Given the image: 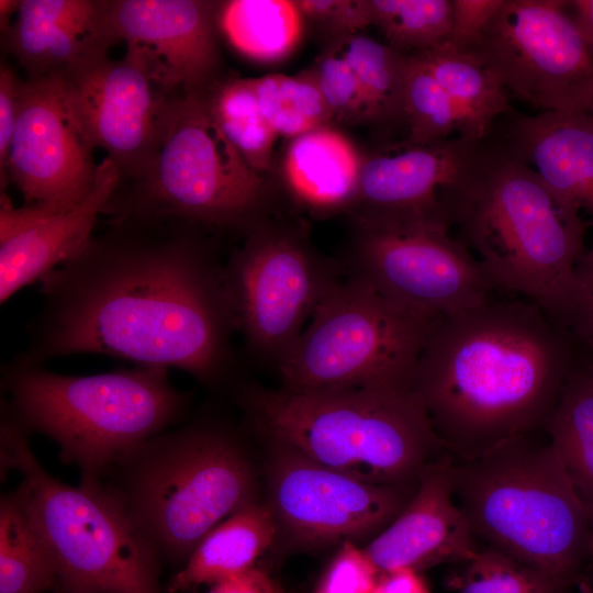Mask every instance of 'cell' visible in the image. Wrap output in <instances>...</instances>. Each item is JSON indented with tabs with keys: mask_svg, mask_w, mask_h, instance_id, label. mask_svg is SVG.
Masks as SVG:
<instances>
[{
	"mask_svg": "<svg viewBox=\"0 0 593 593\" xmlns=\"http://www.w3.org/2000/svg\"><path fill=\"white\" fill-rule=\"evenodd\" d=\"M329 43L355 70L371 103L376 123L405 126L403 83L407 54L358 33Z\"/></svg>",
	"mask_w": 593,
	"mask_h": 593,
	"instance_id": "obj_31",
	"label": "cell"
},
{
	"mask_svg": "<svg viewBox=\"0 0 593 593\" xmlns=\"http://www.w3.org/2000/svg\"><path fill=\"white\" fill-rule=\"evenodd\" d=\"M503 0H451V27L446 44L466 49L481 35Z\"/></svg>",
	"mask_w": 593,
	"mask_h": 593,
	"instance_id": "obj_39",
	"label": "cell"
},
{
	"mask_svg": "<svg viewBox=\"0 0 593 593\" xmlns=\"http://www.w3.org/2000/svg\"><path fill=\"white\" fill-rule=\"evenodd\" d=\"M272 443L268 504L301 541H346L388 526L415 492L361 481Z\"/></svg>",
	"mask_w": 593,
	"mask_h": 593,
	"instance_id": "obj_15",
	"label": "cell"
},
{
	"mask_svg": "<svg viewBox=\"0 0 593 593\" xmlns=\"http://www.w3.org/2000/svg\"><path fill=\"white\" fill-rule=\"evenodd\" d=\"M577 588L580 593H593V567H588Z\"/></svg>",
	"mask_w": 593,
	"mask_h": 593,
	"instance_id": "obj_46",
	"label": "cell"
},
{
	"mask_svg": "<svg viewBox=\"0 0 593 593\" xmlns=\"http://www.w3.org/2000/svg\"><path fill=\"white\" fill-rule=\"evenodd\" d=\"M372 593H429V590L418 571L401 568L381 572Z\"/></svg>",
	"mask_w": 593,
	"mask_h": 593,
	"instance_id": "obj_42",
	"label": "cell"
},
{
	"mask_svg": "<svg viewBox=\"0 0 593 593\" xmlns=\"http://www.w3.org/2000/svg\"><path fill=\"white\" fill-rule=\"evenodd\" d=\"M251 79L261 113L278 136L294 138L334 121L311 69Z\"/></svg>",
	"mask_w": 593,
	"mask_h": 593,
	"instance_id": "obj_30",
	"label": "cell"
},
{
	"mask_svg": "<svg viewBox=\"0 0 593 593\" xmlns=\"http://www.w3.org/2000/svg\"><path fill=\"white\" fill-rule=\"evenodd\" d=\"M209 111L227 141L261 174L278 137L264 118L251 78L217 79L203 91Z\"/></svg>",
	"mask_w": 593,
	"mask_h": 593,
	"instance_id": "obj_29",
	"label": "cell"
},
{
	"mask_svg": "<svg viewBox=\"0 0 593 593\" xmlns=\"http://www.w3.org/2000/svg\"><path fill=\"white\" fill-rule=\"evenodd\" d=\"M495 130L506 145L542 178L560 204L593 222V119L589 112L513 111ZM581 216V215H580Z\"/></svg>",
	"mask_w": 593,
	"mask_h": 593,
	"instance_id": "obj_22",
	"label": "cell"
},
{
	"mask_svg": "<svg viewBox=\"0 0 593 593\" xmlns=\"http://www.w3.org/2000/svg\"><path fill=\"white\" fill-rule=\"evenodd\" d=\"M41 283L16 363L97 354L182 370L206 387L233 372L224 265L197 226L111 221Z\"/></svg>",
	"mask_w": 593,
	"mask_h": 593,
	"instance_id": "obj_1",
	"label": "cell"
},
{
	"mask_svg": "<svg viewBox=\"0 0 593 593\" xmlns=\"http://www.w3.org/2000/svg\"><path fill=\"white\" fill-rule=\"evenodd\" d=\"M111 0H20L5 49L26 78L59 75L108 54L118 41L112 32Z\"/></svg>",
	"mask_w": 593,
	"mask_h": 593,
	"instance_id": "obj_21",
	"label": "cell"
},
{
	"mask_svg": "<svg viewBox=\"0 0 593 593\" xmlns=\"http://www.w3.org/2000/svg\"><path fill=\"white\" fill-rule=\"evenodd\" d=\"M548 575L486 546L465 563L460 593H567Z\"/></svg>",
	"mask_w": 593,
	"mask_h": 593,
	"instance_id": "obj_34",
	"label": "cell"
},
{
	"mask_svg": "<svg viewBox=\"0 0 593 593\" xmlns=\"http://www.w3.org/2000/svg\"><path fill=\"white\" fill-rule=\"evenodd\" d=\"M534 434L450 458L454 497L482 545L569 591L590 563L591 519L551 443Z\"/></svg>",
	"mask_w": 593,
	"mask_h": 593,
	"instance_id": "obj_5",
	"label": "cell"
},
{
	"mask_svg": "<svg viewBox=\"0 0 593 593\" xmlns=\"http://www.w3.org/2000/svg\"><path fill=\"white\" fill-rule=\"evenodd\" d=\"M571 15L593 53V0H568Z\"/></svg>",
	"mask_w": 593,
	"mask_h": 593,
	"instance_id": "obj_43",
	"label": "cell"
},
{
	"mask_svg": "<svg viewBox=\"0 0 593 593\" xmlns=\"http://www.w3.org/2000/svg\"><path fill=\"white\" fill-rule=\"evenodd\" d=\"M588 567H593V515L591 517V533H590V563Z\"/></svg>",
	"mask_w": 593,
	"mask_h": 593,
	"instance_id": "obj_47",
	"label": "cell"
},
{
	"mask_svg": "<svg viewBox=\"0 0 593 593\" xmlns=\"http://www.w3.org/2000/svg\"><path fill=\"white\" fill-rule=\"evenodd\" d=\"M491 133L474 139L458 135L436 143H402L363 156L358 192L348 211L355 222L414 220L451 222L448 203L479 169Z\"/></svg>",
	"mask_w": 593,
	"mask_h": 593,
	"instance_id": "obj_17",
	"label": "cell"
},
{
	"mask_svg": "<svg viewBox=\"0 0 593 593\" xmlns=\"http://www.w3.org/2000/svg\"><path fill=\"white\" fill-rule=\"evenodd\" d=\"M499 292L440 317L415 366L413 388L454 459L544 429L578 361L566 327L535 302Z\"/></svg>",
	"mask_w": 593,
	"mask_h": 593,
	"instance_id": "obj_2",
	"label": "cell"
},
{
	"mask_svg": "<svg viewBox=\"0 0 593 593\" xmlns=\"http://www.w3.org/2000/svg\"><path fill=\"white\" fill-rule=\"evenodd\" d=\"M118 166L104 157L96 183L76 208L55 212L42 205L14 208L1 192L0 302L19 290L42 281L77 254L92 237L100 213L120 186Z\"/></svg>",
	"mask_w": 593,
	"mask_h": 593,
	"instance_id": "obj_19",
	"label": "cell"
},
{
	"mask_svg": "<svg viewBox=\"0 0 593 593\" xmlns=\"http://www.w3.org/2000/svg\"><path fill=\"white\" fill-rule=\"evenodd\" d=\"M53 559L15 491L0 500V593L54 591Z\"/></svg>",
	"mask_w": 593,
	"mask_h": 593,
	"instance_id": "obj_28",
	"label": "cell"
},
{
	"mask_svg": "<svg viewBox=\"0 0 593 593\" xmlns=\"http://www.w3.org/2000/svg\"><path fill=\"white\" fill-rule=\"evenodd\" d=\"M564 326L575 339L593 337V248L585 250L577 264Z\"/></svg>",
	"mask_w": 593,
	"mask_h": 593,
	"instance_id": "obj_38",
	"label": "cell"
},
{
	"mask_svg": "<svg viewBox=\"0 0 593 593\" xmlns=\"http://www.w3.org/2000/svg\"><path fill=\"white\" fill-rule=\"evenodd\" d=\"M449 216L497 290L535 302L566 327L586 223L495 127L483 163L450 199Z\"/></svg>",
	"mask_w": 593,
	"mask_h": 593,
	"instance_id": "obj_3",
	"label": "cell"
},
{
	"mask_svg": "<svg viewBox=\"0 0 593 593\" xmlns=\"http://www.w3.org/2000/svg\"><path fill=\"white\" fill-rule=\"evenodd\" d=\"M219 1L111 0L116 41L141 57L168 94L204 91L217 80Z\"/></svg>",
	"mask_w": 593,
	"mask_h": 593,
	"instance_id": "obj_18",
	"label": "cell"
},
{
	"mask_svg": "<svg viewBox=\"0 0 593 593\" xmlns=\"http://www.w3.org/2000/svg\"><path fill=\"white\" fill-rule=\"evenodd\" d=\"M303 20L313 24L328 43L371 24L369 0H296Z\"/></svg>",
	"mask_w": 593,
	"mask_h": 593,
	"instance_id": "obj_37",
	"label": "cell"
},
{
	"mask_svg": "<svg viewBox=\"0 0 593 593\" xmlns=\"http://www.w3.org/2000/svg\"><path fill=\"white\" fill-rule=\"evenodd\" d=\"M544 430L578 496L593 515V380L578 361Z\"/></svg>",
	"mask_w": 593,
	"mask_h": 593,
	"instance_id": "obj_26",
	"label": "cell"
},
{
	"mask_svg": "<svg viewBox=\"0 0 593 593\" xmlns=\"http://www.w3.org/2000/svg\"><path fill=\"white\" fill-rule=\"evenodd\" d=\"M58 76L66 109L86 142L107 153L122 181L139 180L159 147L174 94L130 49L121 59L104 54Z\"/></svg>",
	"mask_w": 593,
	"mask_h": 593,
	"instance_id": "obj_14",
	"label": "cell"
},
{
	"mask_svg": "<svg viewBox=\"0 0 593 593\" xmlns=\"http://www.w3.org/2000/svg\"><path fill=\"white\" fill-rule=\"evenodd\" d=\"M311 71L335 121L376 123L371 103L355 70L334 44L328 43Z\"/></svg>",
	"mask_w": 593,
	"mask_h": 593,
	"instance_id": "obj_35",
	"label": "cell"
},
{
	"mask_svg": "<svg viewBox=\"0 0 593 593\" xmlns=\"http://www.w3.org/2000/svg\"><path fill=\"white\" fill-rule=\"evenodd\" d=\"M208 593H286L269 573L254 567L242 573L224 578L211 585Z\"/></svg>",
	"mask_w": 593,
	"mask_h": 593,
	"instance_id": "obj_41",
	"label": "cell"
},
{
	"mask_svg": "<svg viewBox=\"0 0 593 593\" xmlns=\"http://www.w3.org/2000/svg\"><path fill=\"white\" fill-rule=\"evenodd\" d=\"M588 112L590 113V115H591L592 119H593V103H592V105H591V108H590V110H589Z\"/></svg>",
	"mask_w": 593,
	"mask_h": 593,
	"instance_id": "obj_48",
	"label": "cell"
},
{
	"mask_svg": "<svg viewBox=\"0 0 593 593\" xmlns=\"http://www.w3.org/2000/svg\"><path fill=\"white\" fill-rule=\"evenodd\" d=\"M342 277L296 231L257 224L224 265L236 332L247 350L278 365Z\"/></svg>",
	"mask_w": 593,
	"mask_h": 593,
	"instance_id": "obj_11",
	"label": "cell"
},
{
	"mask_svg": "<svg viewBox=\"0 0 593 593\" xmlns=\"http://www.w3.org/2000/svg\"><path fill=\"white\" fill-rule=\"evenodd\" d=\"M53 593H63V592H60L59 590H56V589H55V590L53 591Z\"/></svg>",
	"mask_w": 593,
	"mask_h": 593,
	"instance_id": "obj_49",
	"label": "cell"
},
{
	"mask_svg": "<svg viewBox=\"0 0 593 593\" xmlns=\"http://www.w3.org/2000/svg\"><path fill=\"white\" fill-rule=\"evenodd\" d=\"M348 272L430 317L470 309L497 290L444 222H355Z\"/></svg>",
	"mask_w": 593,
	"mask_h": 593,
	"instance_id": "obj_13",
	"label": "cell"
},
{
	"mask_svg": "<svg viewBox=\"0 0 593 593\" xmlns=\"http://www.w3.org/2000/svg\"><path fill=\"white\" fill-rule=\"evenodd\" d=\"M450 458L440 457L422 470L406 506L363 548L380 573L466 563L482 548L455 501Z\"/></svg>",
	"mask_w": 593,
	"mask_h": 593,
	"instance_id": "obj_20",
	"label": "cell"
},
{
	"mask_svg": "<svg viewBox=\"0 0 593 593\" xmlns=\"http://www.w3.org/2000/svg\"><path fill=\"white\" fill-rule=\"evenodd\" d=\"M92 152L66 109L59 76L23 79L5 177L24 205L78 206L97 180Z\"/></svg>",
	"mask_w": 593,
	"mask_h": 593,
	"instance_id": "obj_16",
	"label": "cell"
},
{
	"mask_svg": "<svg viewBox=\"0 0 593 593\" xmlns=\"http://www.w3.org/2000/svg\"><path fill=\"white\" fill-rule=\"evenodd\" d=\"M379 574L363 548L346 540L325 569L314 593H372Z\"/></svg>",
	"mask_w": 593,
	"mask_h": 593,
	"instance_id": "obj_36",
	"label": "cell"
},
{
	"mask_svg": "<svg viewBox=\"0 0 593 593\" xmlns=\"http://www.w3.org/2000/svg\"><path fill=\"white\" fill-rule=\"evenodd\" d=\"M363 156L332 125L291 138L282 160L287 191L313 215L349 211L358 192Z\"/></svg>",
	"mask_w": 593,
	"mask_h": 593,
	"instance_id": "obj_23",
	"label": "cell"
},
{
	"mask_svg": "<svg viewBox=\"0 0 593 593\" xmlns=\"http://www.w3.org/2000/svg\"><path fill=\"white\" fill-rule=\"evenodd\" d=\"M304 20L294 1H222L220 32L242 55L258 63H277L296 47Z\"/></svg>",
	"mask_w": 593,
	"mask_h": 593,
	"instance_id": "obj_27",
	"label": "cell"
},
{
	"mask_svg": "<svg viewBox=\"0 0 593 593\" xmlns=\"http://www.w3.org/2000/svg\"><path fill=\"white\" fill-rule=\"evenodd\" d=\"M403 111L406 138L402 144L427 145L461 132L455 104L418 54L406 55Z\"/></svg>",
	"mask_w": 593,
	"mask_h": 593,
	"instance_id": "obj_32",
	"label": "cell"
},
{
	"mask_svg": "<svg viewBox=\"0 0 593 593\" xmlns=\"http://www.w3.org/2000/svg\"><path fill=\"white\" fill-rule=\"evenodd\" d=\"M439 318L402 307L347 273L278 363L282 389L413 383L418 357Z\"/></svg>",
	"mask_w": 593,
	"mask_h": 593,
	"instance_id": "obj_10",
	"label": "cell"
},
{
	"mask_svg": "<svg viewBox=\"0 0 593 593\" xmlns=\"http://www.w3.org/2000/svg\"><path fill=\"white\" fill-rule=\"evenodd\" d=\"M21 78L7 64L0 67V184L1 192L8 184L5 167L19 113Z\"/></svg>",
	"mask_w": 593,
	"mask_h": 593,
	"instance_id": "obj_40",
	"label": "cell"
},
{
	"mask_svg": "<svg viewBox=\"0 0 593 593\" xmlns=\"http://www.w3.org/2000/svg\"><path fill=\"white\" fill-rule=\"evenodd\" d=\"M574 340L578 346L579 360L593 380V337L586 339L574 338Z\"/></svg>",
	"mask_w": 593,
	"mask_h": 593,
	"instance_id": "obj_44",
	"label": "cell"
},
{
	"mask_svg": "<svg viewBox=\"0 0 593 593\" xmlns=\"http://www.w3.org/2000/svg\"><path fill=\"white\" fill-rule=\"evenodd\" d=\"M418 54L444 88L461 118L459 135L482 139L500 118L512 113L505 89L468 52L444 44Z\"/></svg>",
	"mask_w": 593,
	"mask_h": 593,
	"instance_id": "obj_25",
	"label": "cell"
},
{
	"mask_svg": "<svg viewBox=\"0 0 593 593\" xmlns=\"http://www.w3.org/2000/svg\"><path fill=\"white\" fill-rule=\"evenodd\" d=\"M29 433L1 411V472L23 479L15 493L42 537L63 593H163L161 560L105 483L68 485L33 454ZM54 589V590H55Z\"/></svg>",
	"mask_w": 593,
	"mask_h": 593,
	"instance_id": "obj_8",
	"label": "cell"
},
{
	"mask_svg": "<svg viewBox=\"0 0 593 593\" xmlns=\"http://www.w3.org/2000/svg\"><path fill=\"white\" fill-rule=\"evenodd\" d=\"M1 410L29 434L54 440L80 484L99 483L126 452L181 423L191 393L168 369L142 366L89 376L53 372L12 360L1 368Z\"/></svg>",
	"mask_w": 593,
	"mask_h": 593,
	"instance_id": "obj_6",
	"label": "cell"
},
{
	"mask_svg": "<svg viewBox=\"0 0 593 593\" xmlns=\"http://www.w3.org/2000/svg\"><path fill=\"white\" fill-rule=\"evenodd\" d=\"M249 421L272 441L361 481L415 491L447 451L413 383L292 392L238 390Z\"/></svg>",
	"mask_w": 593,
	"mask_h": 593,
	"instance_id": "obj_4",
	"label": "cell"
},
{
	"mask_svg": "<svg viewBox=\"0 0 593 593\" xmlns=\"http://www.w3.org/2000/svg\"><path fill=\"white\" fill-rule=\"evenodd\" d=\"M278 523L268 503L251 502L215 526L167 582L168 593L213 583L256 567Z\"/></svg>",
	"mask_w": 593,
	"mask_h": 593,
	"instance_id": "obj_24",
	"label": "cell"
},
{
	"mask_svg": "<svg viewBox=\"0 0 593 593\" xmlns=\"http://www.w3.org/2000/svg\"><path fill=\"white\" fill-rule=\"evenodd\" d=\"M110 473L112 482H102L161 562L182 567L215 526L256 501L255 473L242 445L230 428L206 419L147 439Z\"/></svg>",
	"mask_w": 593,
	"mask_h": 593,
	"instance_id": "obj_7",
	"label": "cell"
},
{
	"mask_svg": "<svg viewBox=\"0 0 593 593\" xmlns=\"http://www.w3.org/2000/svg\"><path fill=\"white\" fill-rule=\"evenodd\" d=\"M265 199L262 175L227 141L200 91L172 96L147 172L119 186L103 213L247 234L262 222Z\"/></svg>",
	"mask_w": 593,
	"mask_h": 593,
	"instance_id": "obj_9",
	"label": "cell"
},
{
	"mask_svg": "<svg viewBox=\"0 0 593 593\" xmlns=\"http://www.w3.org/2000/svg\"><path fill=\"white\" fill-rule=\"evenodd\" d=\"M461 51L541 112H588L593 103V53L564 0H503Z\"/></svg>",
	"mask_w": 593,
	"mask_h": 593,
	"instance_id": "obj_12",
	"label": "cell"
},
{
	"mask_svg": "<svg viewBox=\"0 0 593 593\" xmlns=\"http://www.w3.org/2000/svg\"><path fill=\"white\" fill-rule=\"evenodd\" d=\"M20 0H0V29L4 34L12 25L13 14L16 15Z\"/></svg>",
	"mask_w": 593,
	"mask_h": 593,
	"instance_id": "obj_45",
	"label": "cell"
},
{
	"mask_svg": "<svg viewBox=\"0 0 593 593\" xmlns=\"http://www.w3.org/2000/svg\"><path fill=\"white\" fill-rule=\"evenodd\" d=\"M371 24L388 45L415 54L446 44L451 27V0H369Z\"/></svg>",
	"mask_w": 593,
	"mask_h": 593,
	"instance_id": "obj_33",
	"label": "cell"
}]
</instances>
